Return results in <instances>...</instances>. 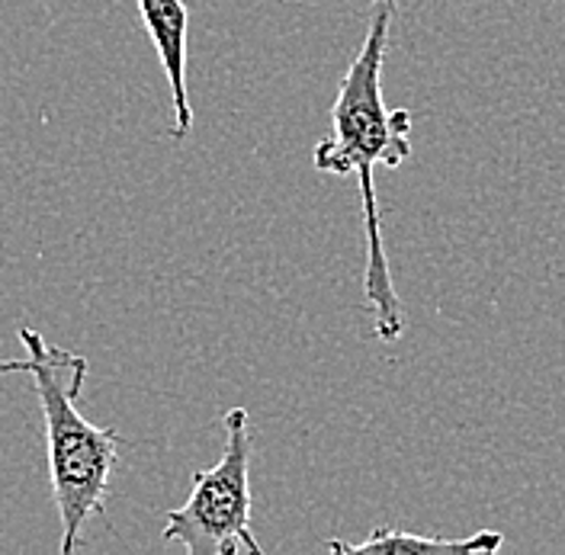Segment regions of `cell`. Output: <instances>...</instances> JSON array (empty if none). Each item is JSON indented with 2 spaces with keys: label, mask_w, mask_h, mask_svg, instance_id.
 Returning a JSON list of instances; mask_svg holds the SVG:
<instances>
[{
  "label": "cell",
  "mask_w": 565,
  "mask_h": 555,
  "mask_svg": "<svg viewBox=\"0 0 565 555\" xmlns=\"http://www.w3.org/2000/svg\"><path fill=\"white\" fill-rule=\"evenodd\" d=\"M225 450L212 469L193 472L190 498L164 517L161 540L190 555H260L250 526V430L245 408L225 415Z\"/></svg>",
  "instance_id": "3957f363"
},
{
  "label": "cell",
  "mask_w": 565,
  "mask_h": 555,
  "mask_svg": "<svg viewBox=\"0 0 565 555\" xmlns=\"http://www.w3.org/2000/svg\"><path fill=\"white\" fill-rule=\"evenodd\" d=\"M13 373H30V356H23V360H3L0 356V376H13Z\"/></svg>",
  "instance_id": "8992f818"
},
{
  "label": "cell",
  "mask_w": 565,
  "mask_h": 555,
  "mask_svg": "<svg viewBox=\"0 0 565 555\" xmlns=\"http://www.w3.org/2000/svg\"><path fill=\"white\" fill-rule=\"evenodd\" d=\"M504 546V536L494 530H476L472 536L462 540H444V536H418V533H405L395 526H376L366 540L360 543H341V540H328L331 553L344 555H395V553H466V555H494Z\"/></svg>",
  "instance_id": "5b68a950"
},
{
  "label": "cell",
  "mask_w": 565,
  "mask_h": 555,
  "mask_svg": "<svg viewBox=\"0 0 565 555\" xmlns=\"http://www.w3.org/2000/svg\"><path fill=\"white\" fill-rule=\"evenodd\" d=\"M148 39L154 42L161 65L171 84L174 104V129L171 139L183 141L193 132V109L186 94V33H190V10L183 0H136Z\"/></svg>",
  "instance_id": "277c9868"
},
{
  "label": "cell",
  "mask_w": 565,
  "mask_h": 555,
  "mask_svg": "<svg viewBox=\"0 0 565 555\" xmlns=\"http://www.w3.org/2000/svg\"><path fill=\"white\" fill-rule=\"evenodd\" d=\"M20 344L30 350V376L45 420L49 479L62 521V555H71L81 546L87 521L104 517L122 437L77 412L87 380V360L81 353L49 344L35 328H20Z\"/></svg>",
  "instance_id": "7a4b0ae2"
},
{
  "label": "cell",
  "mask_w": 565,
  "mask_h": 555,
  "mask_svg": "<svg viewBox=\"0 0 565 555\" xmlns=\"http://www.w3.org/2000/svg\"><path fill=\"white\" fill-rule=\"evenodd\" d=\"M398 0H370V26L363 45L338 84L331 106V136L318 141L312 164L321 174L356 177L363 232H366V270H363V299L373 312V331L380 341H398L405 331V309L392 286L386 244L380 228V206L373 171H395L412 158V113L388 109L383 100V65H386L392 20Z\"/></svg>",
  "instance_id": "6da1fadb"
}]
</instances>
